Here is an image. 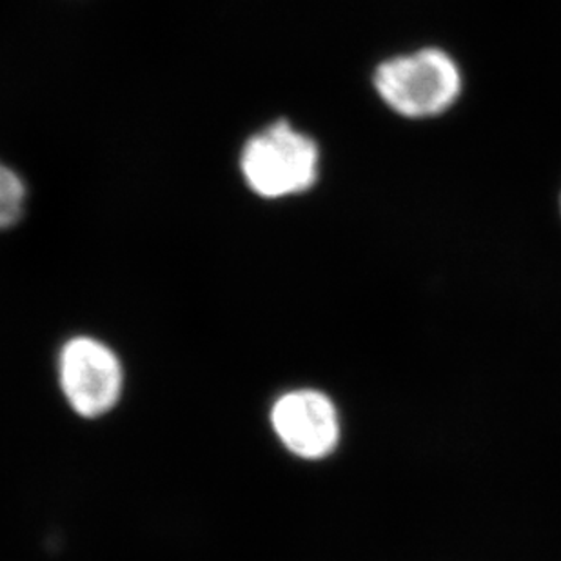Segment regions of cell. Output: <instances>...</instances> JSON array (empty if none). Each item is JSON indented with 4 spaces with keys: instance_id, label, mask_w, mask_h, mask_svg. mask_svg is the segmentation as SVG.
I'll return each instance as SVG.
<instances>
[{
    "instance_id": "4",
    "label": "cell",
    "mask_w": 561,
    "mask_h": 561,
    "mask_svg": "<svg viewBox=\"0 0 561 561\" xmlns=\"http://www.w3.org/2000/svg\"><path fill=\"white\" fill-rule=\"evenodd\" d=\"M271 424L282 445L304 460L328 458L340 442L336 408L331 398L314 389H297L278 398Z\"/></svg>"
},
{
    "instance_id": "3",
    "label": "cell",
    "mask_w": 561,
    "mask_h": 561,
    "mask_svg": "<svg viewBox=\"0 0 561 561\" xmlns=\"http://www.w3.org/2000/svg\"><path fill=\"white\" fill-rule=\"evenodd\" d=\"M60 387L75 413L99 419L117 405L124 373L117 355L99 340L79 336L64 345Z\"/></svg>"
},
{
    "instance_id": "1",
    "label": "cell",
    "mask_w": 561,
    "mask_h": 561,
    "mask_svg": "<svg viewBox=\"0 0 561 561\" xmlns=\"http://www.w3.org/2000/svg\"><path fill=\"white\" fill-rule=\"evenodd\" d=\"M376 93L391 112L411 121L449 112L463 90L461 69L447 51L424 48L378 64Z\"/></svg>"
},
{
    "instance_id": "6",
    "label": "cell",
    "mask_w": 561,
    "mask_h": 561,
    "mask_svg": "<svg viewBox=\"0 0 561 561\" xmlns=\"http://www.w3.org/2000/svg\"><path fill=\"white\" fill-rule=\"evenodd\" d=\"M560 204H561V202H560Z\"/></svg>"
},
{
    "instance_id": "5",
    "label": "cell",
    "mask_w": 561,
    "mask_h": 561,
    "mask_svg": "<svg viewBox=\"0 0 561 561\" xmlns=\"http://www.w3.org/2000/svg\"><path fill=\"white\" fill-rule=\"evenodd\" d=\"M26 187L16 173L0 164V229L10 228L22 217Z\"/></svg>"
},
{
    "instance_id": "2",
    "label": "cell",
    "mask_w": 561,
    "mask_h": 561,
    "mask_svg": "<svg viewBox=\"0 0 561 561\" xmlns=\"http://www.w3.org/2000/svg\"><path fill=\"white\" fill-rule=\"evenodd\" d=\"M240 170L256 195H300L317 184L320 149L306 133L280 121L248 140L240 157Z\"/></svg>"
}]
</instances>
